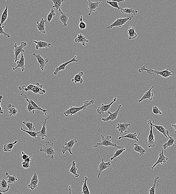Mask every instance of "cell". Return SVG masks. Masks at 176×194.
Returning a JSON list of instances; mask_svg holds the SVG:
<instances>
[{
  "label": "cell",
  "instance_id": "obj_1",
  "mask_svg": "<svg viewBox=\"0 0 176 194\" xmlns=\"http://www.w3.org/2000/svg\"><path fill=\"white\" fill-rule=\"evenodd\" d=\"M94 103V101L93 100L90 101H84L83 102V105L80 107H79L74 106L70 107L64 112V114L66 117H68L69 115L72 116V115L76 114L77 113L80 111L85 110L87 107Z\"/></svg>",
  "mask_w": 176,
  "mask_h": 194
},
{
  "label": "cell",
  "instance_id": "obj_2",
  "mask_svg": "<svg viewBox=\"0 0 176 194\" xmlns=\"http://www.w3.org/2000/svg\"><path fill=\"white\" fill-rule=\"evenodd\" d=\"M39 145L42 146V148H40L39 151L44 153V156L49 160L53 159L54 155L57 154L54 149V142L51 143L49 142H45L44 145Z\"/></svg>",
  "mask_w": 176,
  "mask_h": 194
},
{
  "label": "cell",
  "instance_id": "obj_3",
  "mask_svg": "<svg viewBox=\"0 0 176 194\" xmlns=\"http://www.w3.org/2000/svg\"><path fill=\"white\" fill-rule=\"evenodd\" d=\"M169 69H167L162 71L155 70L149 68L147 69L145 65L141 67L140 69H138L139 72L142 73L144 71H147V72L151 75H153L154 76L155 75H159L163 77L167 78L172 75L173 71H170Z\"/></svg>",
  "mask_w": 176,
  "mask_h": 194
},
{
  "label": "cell",
  "instance_id": "obj_4",
  "mask_svg": "<svg viewBox=\"0 0 176 194\" xmlns=\"http://www.w3.org/2000/svg\"><path fill=\"white\" fill-rule=\"evenodd\" d=\"M102 141L101 142L97 143L96 145L93 146L92 148L98 147L100 146H104L106 147H114L118 148L119 149H121L124 148L123 147L121 146H118L116 144L113 143L111 142L112 137L111 135H107L106 136H104V135H101Z\"/></svg>",
  "mask_w": 176,
  "mask_h": 194
},
{
  "label": "cell",
  "instance_id": "obj_5",
  "mask_svg": "<svg viewBox=\"0 0 176 194\" xmlns=\"http://www.w3.org/2000/svg\"><path fill=\"white\" fill-rule=\"evenodd\" d=\"M133 17V16H130L126 18H117V20L113 23L108 27H107V29H111L115 27L121 28L128 22V21L131 20Z\"/></svg>",
  "mask_w": 176,
  "mask_h": 194
},
{
  "label": "cell",
  "instance_id": "obj_6",
  "mask_svg": "<svg viewBox=\"0 0 176 194\" xmlns=\"http://www.w3.org/2000/svg\"><path fill=\"white\" fill-rule=\"evenodd\" d=\"M147 123L149 125L150 128L149 135L148 138V143H147V146L149 148H154L156 146V141L155 139V137L153 132V126L152 125V122L151 120L147 121Z\"/></svg>",
  "mask_w": 176,
  "mask_h": 194
},
{
  "label": "cell",
  "instance_id": "obj_7",
  "mask_svg": "<svg viewBox=\"0 0 176 194\" xmlns=\"http://www.w3.org/2000/svg\"><path fill=\"white\" fill-rule=\"evenodd\" d=\"M77 140L75 139H71L68 142H65L64 145L62 146V153L63 155L65 154L66 152L68 151L71 155H73L72 152V149L73 148L75 144L77 143Z\"/></svg>",
  "mask_w": 176,
  "mask_h": 194
},
{
  "label": "cell",
  "instance_id": "obj_8",
  "mask_svg": "<svg viewBox=\"0 0 176 194\" xmlns=\"http://www.w3.org/2000/svg\"><path fill=\"white\" fill-rule=\"evenodd\" d=\"M27 45V43L24 42H21L19 46H18L16 43L14 44V48H15L14 50V53L15 55L14 62L16 63L18 61V57L20 54L22 52H25V51L23 49V48L26 46Z\"/></svg>",
  "mask_w": 176,
  "mask_h": 194
},
{
  "label": "cell",
  "instance_id": "obj_9",
  "mask_svg": "<svg viewBox=\"0 0 176 194\" xmlns=\"http://www.w3.org/2000/svg\"><path fill=\"white\" fill-rule=\"evenodd\" d=\"M121 107H122V105H119L117 110L114 113H111L110 111H108L107 113L109 114V116L107 117H102V118L101 120L104 122H108L109 121H113L115 120L118 117L120 109Z\"/></svg>",
  "mask_w": 176,
  "mask_h": 194
},
{
  "label": "cell",
  "instance_id": "obj_10",
  "mask_svg": "<svg viewBox=\"0 0 176 194\" xmlns=\"http://www.w3.org/2000/svg\"><path fill=\"white\" fill-rule=\"evenodd\" d=\"M33 55L37 58L39 64H40L39 66V67L38 70H37V71H38L39 68H40L41 71H44L45 65L48 62V61H49V59L48 58H46L45 59H44L41 56V54H38V55H37L35 53H34L33 54Z\"/></svg>",
  "mask_w": 176,
  "mask_h": 194
},
{
  "label": "cell",
  "instance_id": "obj_11",
  "mask_svg": "<svg viewBox=\"0 0 176 194\" xmlns=\"http://www.w3.org/2000/svg\"><path fill=\"white\" fill-rule=\"evenodd\" d=\"M117 100V97H115L112 102L110 103L108 105H105L104 104H102L101 106H99L98 109H97V112L99 114H102L105 113V112H108V110H109L110 108H111V106L112 104L116 101Z\"/></svg>",
  "mask_w": 176,
  "mask_h": 194
},
{
  "label": "cell",
  "instance_id": "obj_12",
  "mask_svg": "<svg viewBox=\"0 0 176 194\" xmlns=\"http://www.w3.org/2000/svg\"><path fill=\"white\" fill-rule=\"evenodd\" d=\"M77 56H75L72 59H71V60L61 64V65H60V66L56 68L55 71H54V72H53L54 75H58V72H60V71L61 70L65 71L66 67L69 64L71 63L72 62H78V61L76 59V58H77Z\"/></svg>",
  "mask_w": 176,
  "mask_h": 194
},
{
  "label": "cell",
  "instance_id": "obj_13",
  "mask_svg": "<svg viewBox=\"0 0 176 194\" xmlns=\"http://www.w3.org/2000/svg\"><path fill=\"white\" fill-rule=\"evenodd\" d=\"M38 175L36 173H34L32 177L30 179V183L28 185V188L31 190H34L38 187Z\"/></svg>",
  "mask_w": 176,
  "mask_h": 194
},
{
  "label": "cell",
  "instance_id": "obj_14",
  "mask_svg": "<svg viewBox=\"0 0 176 194\" xmlns=\"http://www.w3.org/2000/svg\"><path fill=\"white\" fill-rule=\"evenodd\" d=\"M154 120L152 123V125L153 127H154L157 130H158V132H161V133H162L163 135L165 136L166 138H169V139H172V137L170 136L169 135V131L166 130L164 126H161V125H154Z\"/></svg>",
  "mask_w": 176,
  "mask_h": 194
},
{
  "label": "cell",
  "instance_id": "obj_15",
  "mask_svg": "<svg viewBox=\"0 0 176 194\" xmlns=\"http://www.w3.org/2000/svg\"><path fill=\"white\" fill-rule=\"evenodd\" d=\"M111 164L110 162H104V159H102L101 163H100L98 166L99 173L98 175V178L99 179L101 176V173L103 171L108 169V168L111 166Z\"/></svg>",
  "mask_w": 176,
  "mask_h": 194
},
{
  "label": "cell",
  "instance_id": "obj_16",
  "mask_svg": "<svg viewBox=\"0 0 176 194\" xmlns=\"http://www.w3.org/2000/svg\"><path fill=\"white\" fill-rule=\"evenodd\" d=\"M117 125L116 129L118 130L121 136L124 132H126L127 130H130L129 129V127L131 124L128 123H117Z\"/></svg>",
  "mask_w": 176,
  "mask_h": 194
},
{
  "label": "cell",
  "instance_id": "obj_17",
  "mask_svg": "<svg viewBox=\"0 0 176 194\" xmlns=\"http://www.w3.org/2000/svg\"><path fill=\"white\" fill-rule=\"evenodd\" d=\"M168 160V158L164 156V149H162L161 152H160L159 155V157L156 162L151 167V169H153L158 164L162 165L163 164L165 163Z\"/></svg>",
  "mask_w": 176,
  "mask_h": 194
},
{
  "label": "cell",
  "instance_id": "obj_18",
  "mask_svg": "<svg viewBox=\"0 0 176 194\" xmlns=\"http://www.w3.org/2000/svg\"><path fill=\"white\" fill-rule=\"evenodd\" d=\"M154 87H155L154 85L151 86L150 89L145 93L143 95V96L142 97L141 99L139 100L138 102L140 103L142 102L143 101L147 99H149V100L150 101H152L153 97L154 96V94L151 92V90L153 89V88H154Z\"/></svg>",
  "mask_w": 176,
  "mask_h": 194
},
{
  "label": "cell",
  "instance_id": "obj_19",
  "mask_svg": "<svg viewBox=\"0 0 176 194\" xmlns=\"http://www.w3.org/2000/svg\"><path fill=\"white\" fill-rule=\"evenodd\" d=\"M47 23L48 22H47L46 20L44 19V18H42L39 22L37 21V25H36V27L40 33H42L43 34H45L46 33L45 24H47Z\"/></svg>",
  "mask_w": 176,
  "mask_h": 194
},
{
  "label": "cell",
  "instance_id": "obj_20",
  "mask_svg": "<svg viewBox=\"0 0 176 194\" xmlns=\"http://www.w3.org/2000/svg\"><path fill=\"white\" fill-rule=\"evenodd\" d=\"M88 4L87 6L88 9L89 10V13L88 14V16L91 15V12H95L97 11V9L99 7V4L101 3L100 2H93L92 1L88 0Z\"/></svg>",
  "mask_w": 176,
  "mask_h": 194
},
{
  "label": "cell",
  "instance_id": "obj_21",
  "mask_svg": "<svg viewBox=\"0 0 176 194\" xmlns=\"http://www.w3.org/2000/svg\"><path fill=\"white\" fill-rule=\"evenodd\" d=\"M49 117L45 118L44 121H42L41 124L42 125V129L40 133L38 134V137H41V139L42 140H45V138H47V128H46V124L47 120H48Z\"/></svg>",
  "mask_w": 176,
  "mask_h": 194
},
{
  "label": "cell",
  "instance_id": "obj_22",
  "mask_svg": "<svg viewBox=\"0 0 176 194\" xmlns=\"http://www.w3.org/2000/svg\"><path fill=\"white\" fill-rule=\"evenodd\" d=\"M42 88V85H41L39 83H37L34 85V88L30 91L33 92L35 95L39 94V95H43L44 93H45L46 92L45 90L43 89Z\"/></svg>",
  "mask_w": 176,
  "mask_h": 194
},
{
  "label": "cell",
  "instance_id": "obj_23",
  "mask_svg": "<svg viewBox=\"0 0 176 194\" xmlns=\"http://www.w3.org/2000/svg\"><path fill=\"white\" fill-rule=\"evenodd\" d=\"M33 42L36 44L35 46V48L37 50H38L39 48H50L51 46H52V44L50 43L43 42V41H34Z\"/></svg>",
  "mask_w": 176,
  "mask_h": 194
},
{
  "label": "cell",
  "instance_id": "obj_24",
  "mask_svg": "<svg viewBox=\"0 0 176 194\" xmlns=\"http://www.w3.org/2000/svg\"><path fill=\"white\" fill-rule=\"evenodd\" d=\"M21 96L23 98H25L26 101L28 103V106H27V109L28 112L30 113L31 114H34L35 113V110H38L37 108L34 107L32 104H31V101H30L29 98L27 97V95L24 93H21L20 94Z\"/></svg>",
  "mask_w": 176,
  "mask_h": 194
},
{
  "label": "cell",
  "instance_id": "obj_25",
  "mask_svg": "<svg viewBox=\"0 0 176 194\" xmlns=\"http://www.w3.org/2000/svg\"><path fill=\"white\" fill-rule=\"evenodd\" d=\"M25 58L24 57L23 52L21 53V57L19 61H17L16 63L17 64V65L15 68H13V70L15 71V70L18 69V68H20L22 72H24L25 70Z\"/></svg>",
  "mask_w": 176,
  "mask_h": 194
},
{
  "label": "cell",
  "instance_id": "obj_26",
  "mask_svg": "<svg viewBox=\"0 0 176 194\" xmlns=\"http://www.w3.org/2000/svg\"><path fill=\"white\" fill-rule=\"evenodd\" d=\"M74 41L77 43H81L83 46H85L86 43L89 42V41L87 40L85 37L81 33L78 34Z\"/></svg>",
  "mask_w": 176,
  "mask_h": 194
},
{
  "label": "cell",
  "instance_id": "obj_27",
  "mask_svg": "<svg viewBox=\"0 0 176 194\" xmlns=\"http://www.w3.org/2000/svg\"><path fill=\"white\" fill-rule=\"evenodd\" d=\"M60 13L61 15L59 17L60 20L63 24V26L67 27L68 25V22L69 18V15L68 14L63 12L62 11H61Z\"/></svg>",
  "mask_w": 176,
  "mask_h": 194
},
{
  "label": "cell",
  "instance_id": "obj_28",
  "mask_svg": "<svg viewBox=\"0 0 176 194\" xmlns=\"http://www.w3.org/2000/svg\"><path fill=\"white\" fill-rule=\"evenodd\" d=\"M10 186L8 185L7 181L4 179H2L0 181V192L5 193L9 190Z\"/></svg>",
  "mask_w": 176,
  "mask_h": 194
},
{
  "label": "cell",
  "instance_id": "obj_29",
  "mask_svg": "<svg viewBox=\"0 0 176 194\" xmlns=\"http://www.w3.org/2000/svg\"><path fill=\"white\" fill-rule=\"evenodd\" d=\"M140 135V133L138 135H137V132H134V134L129 133L127 134V135L124 136H121L118 137V139L120 140L123 138H128V139H131L134 140H135L134 142H138L139 140L138 138L139 137Z\"/></svg>",
  "mask_w": 176,
  "mask_h": 194
},
{
  "label": "cell",
  "instance_id": "obj_30",
  "mask_svg": "<svg viewBox=\"0 0 176 194\" xmlns=\"http://www.w3.org/2000/svg\"><path fill=\"white\" fill-rule=\"evenodd\" d=\"M84 73L82 71H81L79 73L76 74L74 76V78L71 80V82H74L75 83H79L80 84H82L83 83V79L82 78L83 75Z\"/></svg>",
  "mask_w": 176,
  "mask_h": 194
},
{
  "label": "cell",
  "instance_id": "obj_31",
  "mask_svg": "<svg viewBox=\"0 0 176 194\" xmlns=\"http://www.w3.org/2000/svg\"><path fill=\"white\" fill-rule=\"evenodd\" d=\"M135 28L133 27H130L127 30L128 35H129V39L134 40L137 38L138 35L135 31Z\"/></svg>",
  "mask_w": 176,
  "mask_h": 194
},
{
  "label": "cell",
  "instance_id": "obj_32",
  "mask_svg": "<svg viewBox=\"0 0 176 194\" xmlns=\"http://www.w3.org/2000/svg\"><path fill=\"white\" fill-rule=\"evenodd\" d=\"M7 109L8 110V114L10 117L15 116L18 112V110L15 108V106L10 104H7Z\"/></svg>",
  "mask_w": 176,
  "mask_h": 194
},
{
  "label": "cell",
  "instance_id": "obj_33",
  "mask_svg": "<svg viewBox=\"0 0 176 194\" xmlns=\"http://www.w3.org/2000/svg\"><path fill=\"white\" fill-rule=\"evenodd\" d=\"M134 151H135L136 152L139 153L140 156H144L145 154L146 151V150L144 149L142 146L140 145L139 144L137 143H134Z\"/></svg>",
  "mask_w": 176,
  "mask_h": 194
},
{
  "label": "cell",
  "instance_id": "obj_34",
  "mask_svg": "<svg viewBox=\"0 0 176 194\" xmlns=\"http://www.w3.org/2000/svg\"><path fill=\"white\" fill-rule=\"evenodd\" d=\"M78 169L76 167V163L75 161H73L71 167L70 168L69 172L72 174L74 175L75 178H78L80 176V175L77 173V171Z\"/></svg>",
  "mask_w": 176,
  "mask_h": 194
},
{
  "label": "cell",
  "instance_id": "obj_35",
  "mask_svg": "<svg viewBox=\"0 0 176 194\" xmlns=\"http://www.w3.org/2000/svg\"><path fill=\"white\" fill-rule=\"evenodd\" d=\"M87 181H89L87 176L84 177V180L83 181V184L82 187V194H91L89 189L87 185Z\"/></svg>",
  "mask_w": 176,
  "mask_h": 194
},
{
  "label": "cell",
  "instance_id": "obj_36",
  "mask_svg": "<svg viewBox=\"0 0 176 194\" xmlns=\"http://www.w3.org/2000/svg\"><path fill=\"white\" fill-rule=\"evenodd\" d=\"M18 140H15L12 143H6L4 145V151L5 152H10L13 148L14 146L18 143Z\"/></svg>",
  "mask_w": 176,
  "mask_h": 194
},
{
  "label": "cell",
  "instance_id": "obj_37",
  "mask_svg": "<svg viewBox=\"0 0 176 194\" xmlns=\"http://www.w3.org/2000/svg\"><path fill=\"white\" fill-rule=\"evenodd\" d=\"M121 12L122 13L134 14L136 15L138 13V11L133 9V8H128L124 7V8H121L120 9Z\"/></svg>",
  "mask_w": 176,
  "mask_h": 194
},
{
  "label": "cell",
  "instance_id": "obj_38",
  "mask_svg": "<svg viewBox=\"0 0 176 194\" xmlns=\"http://www.w3.org/2000/svg\"><path fill=\"white\" fill-rule=\"evenodd\" d=\"M8 17V7L7 6L5 9L4 10L3 12L2 13L1 17V21L0 22V26H2V24L6 21Z\"/></svg>",
  "mask_w": 176,
  "mask_h": 194
},
{
  "label": "cell",
  "instance_id": "obj_39",
  "mask_svg": "<svg viewBox=\"0 0 176 194\" xmlns=\"http://www.w3.org/2000/svg\"><path fill=\"white\" fill-rule=\"evenodd\" d=\"M159 179V177L158 176H156L155 179H154L153 184V186L152 187L151 189L149 190L148 192H149V194H156V185H159L158 183L159 181L158 179Z\"/></svg>",
  "mask_w": 176,
  "mask_h": 194
},
{
  "label": "cell",
  "instance_id": "obj_40",
  "mask_svg": "<svg viewBox=\"0 0 176 194\" xmlns=\"http://www.w3.org/2000/svg\"><path fill=\"white\" fill-rule=\"evenodd\" d=\"M51 1L53 3V8H56V9L58 10V12L60 13L61 11V4L64 2V0H55V1L52 0Z\"/></svg>",
  "mask_w": 176,
  "mask_h": 194
},
{
  "label": "cell",
  "instance_id": "obj_41",
  "mask_svg": "<svg viewBox=\"0 0 176 194\" xmlns=\"http://www.w3.org/2000/svg\"><path fill=\"white\" fill-rule=\"evenodd\" d=\"M126 150V149L124 148H122V149H119L118 150H115V153H114L113 155V156L110 158V160L111 161L114 160L116 161V160L115 159L116 158L118 157L121 154H122Z\"/></svg>",
  "mask_w": 176,
  "mask_h": 194
},
{
  "label": "cell",
  "instance_id": "obj_42",
  "mask_svg": "<svg viewBox=\"0 0 176 194\" xmlns=\"http://www.w3.org/2000/svg\"><path fill=\"white\" fill-rule=\"evenodd\" d=\"M5 175L8 179L7 182L8 183L13 184L15 183L18 180V178L16 177V176L15 175H9L8 172H6Z\"/></svg>",
  "mask_w": 176,
  "mask_h": 194
},
{
  "label": "cell",
  "instance_id": "obj_43",
  "mask_svg": "<svg viewBox=\"0 0 176 194\" xmlns=\"http://www.w3.org/2000/svg\"><path fill=\"white\" fill-rule=\"evenodd\" d=\"M175 142V140L174 138H172V139H169L167 142L163 144V148L164 149L166 150L167 148L174 146Z\"/></svg>",
  "mask_w": 176,
  "mask_h": 194
},
{
  "label": "cell",
  "instance_id": "obj_44",
  "mask_svg": "<svg viewBox=\"0 0 176 194\" xmlns=\"http://www.w3.org/2000/svg\"><path fill=\"white\" fill-rule=\"evenodd\" d=\"M21 130L24 132H26L28 135L31 136V138L36 139L37 137H38V134L40 133L41 131L38 132H33V131H27L23 129L22 127H21Z\"/></svg>",
  "mask_w": 176,
  "mask_h": 194
},
{
  "label": "cell",
  "instance_id": "obj_45",
  "mask_svg": "<svg viewBox=\"0 0 176 194\" xmlns=\"http://www.w3.org/2000/svg\"><path fill=\"white\" fill-rule=\"evenodd\" d=\"M22 123L26 125V126L28 128L29 131L34 132L35 131V126H34L32 122L25 121H22Z\"/></svg>",
  "mask_w": 176,
  "mask_h": 194
},
{
  "label": "cell",
  "instance_id": "obj_46",
  "mask_svg": "<svg viewBox=\"0 0 176 194\" xmlns=\"http://www.w3.org/2000/svg\"><path fill=\"white\" fill-rule=\"evenodd\" d=\"M30 101H31V104H32L34 108H37V109H38V110L42 111V112H43L44 115H45V116H47V109H42V108L40 107L38 105L32 100L31 99V100H30Z\"/></svg>",
  "mask_w": 176,
  "mask_h": 194
},
{
  "label": "cell",
  "instance_id": "obj_47",
  "mask_svg": "<svg viewBox=\"0 0 176 194\" xmlns=\"http://www.w3.org/2000/svg\"><path fill=\"white\" fill-rule=\"evenodd\" d=\"M34 85L31 84V85H28V86H25V85H23L22 86H20L18 87V88L20 90H24L26 92H28V91H30L32 89L34 88Z\"/></svg>",
  "mask_w": 176,
  "mask_h": 194
},
{
  "label": "cell",
  "instance_id": "obj_48",
  "mask_svg": "<svg viewBox=\"0 0 176 194\" xmlns=\"http://www.w3.org/2000/svg\"><path fill=\"white\" fill-rule=\"evenodd\" d=\"M56 15L55 11L53 9H51L47 16V22L50 23L53 17Z\"/></svg>",
  "mask_w": 176,
  "mask_h": 194
},
{
  "label": "cell",
  "instance_id": "obj_49",
  "mask_svg": "<svg viewBox=\"0 0 176 194\" xmlns=\"http://www.w3.org/2000/svg\"><path fill=\"white\" fill-rule=\"evenodd\" d=\"M106 2L112 7H113V8H116V9L119 10L120 9L121 7L119 6L118 3L115 2V1H107Z\"/></svg>",
  "mask_w": 176,
  "mask_h": 194
},
{
  "label": "cell",
  "instance_id": "obj_50",
  "mask_svg": "<svg viewBox=\"0 0 176 194\" xmlns=\"http://www.w3.org/2000/svg\"><path fill=\"white\" fill-rule=\"evenodd\" d=\"M83 16H81L80 17V22L79 24V28L80 30H84L87 27V24L83 21Z\"/></svg>",
  "mask_w": 176,
  "mask_h": 194
},
{
  "label": "cell",
  "instance_id": "obj_51",
  "mask_svg": "<svg viewBox=\"0 0 176 194\" xmlns=\"http://www.w3.org/2000/svg\"><path fill=\"white\" fill-rule=\"evenodd\" d=\"M4 26H0V35H3L5 38H11L10 35L6 33L4 31Z\"/></svg>",
  "mask_w": 176,
  "mask_h": 194
},
{
  "label": "cell",
  "instance_id": "obj_52",
  "mask_svg": "<svg viewBox=\"0 0 176 194\" xmlns=\"http://www.w3.org/2000/svg\"><path fill=\"white\" fill-rule=\"evenodd\" d=\"M153 112L155 114H158L161 115L162 113L161 110L159 109L158 107L157 106H153Z\"/></svg>",
  "mask_w": 176,
  "mask_h": 194
},
{
  "label": "cell",
  "instance_id": "obj_53",
  "mask_svg": "<svg viewBox=\"0 0 176 194\" xmlns=\"http://www.w3.org/2000/svg\"><path fill=\"white\" fill-rule=\"evenodd\" d=\"M22 165L23 168H25V169H28V168L30 167V163L26 162L25 161L22 162Z\"/></svg>",
  "mask_w": 176,
  "mask_h": 194
},
{
  "label": "cell",
  "instance_id": "obj_54",
  "mask_svg": "<svg viewBox=\"0 0 176 194\" xmlns=\"http://www.w3.org/2000/svg\"><path fill=\"white\" fill-rule=\"evenodd\" d=\"M21 154L22 155H21V158H22L23 161L27 159V158L29 157L28 155L26 154L23 151H22V152H21Z\"/></svg>",
  "mask_w": 176,
  "mask_h": 194
},
{
  "label": "cell",
  "instance_id": "obj_55",
  "mask_svg": "<svg viewBox=\"0 0 176 194\" xmlns=\"http://www.w3.org/2000/svg\"><path fill=\"white\" fill-rule=\"evenodd\" d=\"M2 96L0 95V114H4L3 110L2 107L1 106V102H2L1 100H2Z\"/></svg>",
  "mask_w": 176,
  "mask_h": 194
},
{
  "label": "cell",
  "instance_id": "obj_56",
  "mask_svg": "<svg viewBox=\"0 0 176 194\" xmlns=\"http://www.w3.org/2000/svg\"><path fill=\"white\" fill-rule=\"evenodd\" d=\"M31 156H29V157L27 158V159L25 160H24L23 161H25V162H28V163H30V162H31Z\"/></svg>",
  "mask_w": 176,
  "mask_h": 194
},
{
  "label": "cell",
  "instance_id": "obj_57",
  "mask_svg": "<svg viewBox=\"0 0 176 194\" xmlns=\"http://www.w3.org/2000/svg\"><path fill=\"white\" fill-rule=\"evenodd\" d=\"M172 127L174 128V132L175 133H176V123L175 124V125H172Z\"/></svg>",
  "mask_w": 176,
  "mask_h": 194
},
{
  "label": "cell",
  "instance_id": "obj_58",
  "mask_svg": "<svg viewBox=\"0 0 176 194\" xmlns=\"http://www.w3.org/2000/svg\"><path fill=\"white\" fill-rule=\"evenodd\" d=\"M71 187V185H69V194H72Z\"/></svg>",
  "mask_w": 176,
  "mask_h": 194
},
{
  "label": "cell",
  "instance_id": "obj_59",
  "mask_svg": "<svg viewBox=\"0 0 176 194\" xmlns=\"http://www.w3.org/2000/svg\"><path fill=\"white\" fill-rule=\"evenodd\" d=\"M0 194H4L2 192H0Z\"/></svg>",
  "mask_w": 176,
  "mask_h": 194
}]
</instances>
